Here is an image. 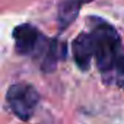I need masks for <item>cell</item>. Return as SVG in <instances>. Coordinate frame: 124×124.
I'll return each mask as SVG.
<instances>
[{"mask_svg":"<svg viewBox=\"0 0 124 124\" xmlns=\"http://www.w3.org/2000/svg\"><path fill=\"white\" fill-rule=\"evenodd\" d=\"M89 35L93 47V57L98 70L104 76V80L109 82L114 70L115 58L121 50V38L118 31L105 19L92 16L88 19Z\"/></svg>","mask_w":124,"mask_h":124,"instance_id":"cell-1","label":"cell"},{"mask_svg":"<svg viewBox=\"0 0 124 124\" xmlns=\"http://www.w3.org/2000/svg\"><path fill=\"white\" fill-rule=\"evenodd\" d=\"M6 99L13 114L18 118L28 121L35 112L39 95L34 86L28 83H16L9 88Z\"/></svg>","mask_w":124,"mask_h":124,"instance_id":"cell-2","label":"cell"},{"mask_svg":"<svg viewBox=\"0 0 124 124\" xmlns=\"http://www.w3.org/2000/svg\"><path fill=\"white\" fill-rule=\"evenodd\" d=\"M13 38L15 48L21 55H35L38 58H41L50 41L29 23L16 26L13 31Z\"/></svg>","mask_w":124,"mask_h":124,"instance_id":"cell-3","label":"cell"},{"mask_svg":"<svg viewBox=\"0 0 124 124\" xmlns=\"http://www.w3.org/2000/svg\"><path fill=\"white\" fill-rule=\"evenodd\" d=\"M72 51H73V58L78 67L80 70H88L93 58V47H92V39L89 32H82L73 39Z\"/></svg>","mask_w":124,"mask_h":124,"instance_id":"cell-4","label":"cell"},{"mask_svg":"<svg viewBox=\"0 0 124 124\" xmlns=\"http://www.w3.org/2000/svg\"><path fill=\"white\" fill-rule=\"evenodd\" d=\"M66 53H67L66 42L60 41V39H50L44 54L39 58L41 70L45 72V73H50V72L55 70L58 61L66 58Z\"/></svg>","mask_w":124,"mask_h":124,"instance_id":"cell-5","label":"cell"},{"mask_svg":"<svg viewBox=\"0 0 124 124\" xmlns=\"http://www.w3.org/2000/svg\"><path fill=\"white\" fill-rule=\"evenodd\" d=\"M92 0H61L57 10V22L58 29L64 31L69 28L78 18L80 8L86 3H91Z\"/></svg>","mask_w":124,"mask_h":124,"instance_id":"cell-6","label":"cell"},{"mask_svg":"<svg viewBox=\"0 0 124 124\" xmlns=\"http://www.w3.org/2000/svg\"><path fill=\"white\" fill-rule=\"evenodd\" d=\"M114 76H115V82L117 85L124 91V48L120 50L115 63H114Z\"/></svg>","mask_w":124,"mask_h":124,"instance_id":"cell-7","label":"cell"}]
</instances>
